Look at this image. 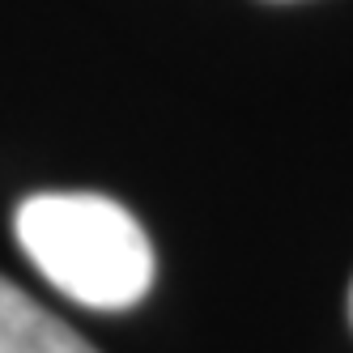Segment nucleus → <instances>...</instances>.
<instances>
[{"label":"nucleus","mask_w":353,"mask_h":353,"mask_svg":"<svg viewBox=\"0 0 353 353\" xmlns=\"http://www.w3.org/2000/svg\"><path fill=\"white\" fill-rule=\"evenodd\" d=\"M13 234L47 281L90 311H128L154 290L149 234L111 196H26L13 213Z\"/></svg>","instance_id":"1"},{"label":"nucleus","mask_w":353,"mask_h":353,"mask_svg":"<svg viewBox=\"0 0 353 353\" xmlns=\"http://www.w3.org/2000/svg\"><path fill=\"white\" fill-rule=\"evenodd\" d=\"M0 353H98L64 319L0 276Z\"/></svg>","instance_id":"2"},{"label":"nucleus","mask_w":353,"mask_h":353,"mask_svg":"<svg viewBox=\"0 0 353 353\" xmlns=\"http://www.w3.org/2000/svg\"><path fill=\"white\" fill-rule=\"evenodd\" d=\"M349 319H353V290H349Z\"/></svg>","instance_id":"3"}]
</instances>
